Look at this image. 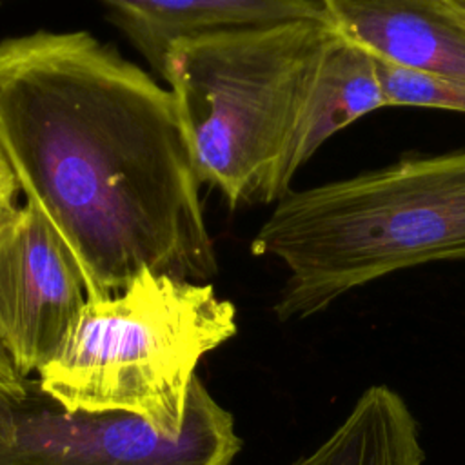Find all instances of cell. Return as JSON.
<instances>
[{
  "label": "cell",
  "mask_w": 465,
  "mask_h": 465,
  "mask_svg": "<svg viewBox=\"0 0 465 465\" xmlns=\"http://www.w3.org/2000/svg\"><path fill=\"white\" fill-rule=\"evenodd\" d=\"M450 2H452L460 11L465 13V0H450Z\"/></svg>",
  "instance_id": "cell-14"
},
{
  "label": "cell",
  "mask_w": 465,
  "mask_h": 465,
  "mask_svg": "<svg viewBox=\"0 0 465 465\" xmlns=\"http://www.w3.org/2000/svg\"><path fill=\"white\" fill-rule=\"evenodd\" d=\"M251 251L289 271L274 303L282 322L316 314L391 272L465 260V149L289 191Z\"/></svg>",
  "instance_id": "cell-3"
},
{
  "label": "cell",
  "mask_w": 465,
  "mask_h": 465,
  "mask_svg": "<svg viewBox=\"0 0 465 465\" xmlns=\"http://www.w3.org/2000/svg\"><path fill=\"white\" fill-rule=\"evenodd\" d=\"M387 107L374 56L343 38L331 45L305 136L307 160L338 131L358 118Z\"/></svg>",
  "instance_id": "cell-10"
},
{
  "label": "cell",
  "mask_w": 465,
  "mask_h": 465,
  "mask_svg": "<svg viewBox=\"0 0 465 465\" xmlns=\"http://www.w3.org/2000/svg\"><path fill=\"white\" fill-rule=\"evenodd\" d=\"M240 449L231 412L198 376L176 436L122 411H67L38 378L0 387V465H231Z\"/></svg>",
  "instance_id": "cell-5"
},
{
  "label": "cell",
  "mask_w": 465,
  "mask_h": 465,
  "mask_svg": "<svg viewBox=\"0 0 465 465\" xmlns=\"http://www.w3.org/2000/svg\"><path fill=\"white\" fill-rule=\"evenodd\" d=\"M423 460L405 400L387 385H372L316 450L291 465H421Z\"/></svg>",
  "instance_id": "cell-9"
},
{
  "label": "cell",
  "mask_w": 465,
  "mask_h": 465,
  "mask_svg": "<svg viewBox=\"0 0 465 465\" xmlns=\"http://www.w3.org/2000/svg\"><path fill=\"white\" fill-rule=\"evenodd\" d=\"M338 31L329 18L176 40L160 74L200 185L231 209L280 202L309 162L305 136Z\"/></svg>",
  "instance_id": "cell-2"
},
{
  "label": "cell",
  "mask_w": 465,
  "mask_h": 465,
  "mask_svg": "<svg viewBox=\"0 0 465 465\" xmlns=\"http://www.w3.org/2000/svg\"><path fill=\"white\" fill-rule=\"evenodd\" d=\"M118 25L160 73L167 49L182 38L325 18L318 0H102Z\"/></svg>",
  "instance_id": "cell-8"
},
{
  "label": "cell",
  "mask_w": 465,
  "mask_h": 465,
  "mask_svg": "<svg viewBox=\"0 0 465 465\" xmlns=\"http://www.w3.org/2000/svg\"><path fill=\"white\" fill-rule=\"evenodd\" d=\"M85 300L71 254L24 202L0 232V356L18 380L51 358Z\"/></svg>",
  "instance_id": "cell-6"
},
{
  "label": "cell",
  "mask_w": 465,
  "mask_h": 465,
  "mask_svg": "<svg viewBox=\"0 0 465 465\" xmlns=\"http://www.w3.org/2000/svg\"><path fill=\"white\" fill-rule=\"evenodd\" d=\"M20 380L13 374V371H11V367L2 360V356H0V387H13V385H16Z\"/></svg>",
  "instance_id": "cell-13"
},
{
  "label": "cell",
  "mask_w": 465,
  "mask_h": 465,
  "mask_svg": "<svg viewBox=\"0 0 465 465\" xmlns=\"http://www.w3.org/2000/svg\"><path fill=\"white\" fill-rule=\"evenodd\" d=\"M387 107H427L465 113V78L403 69L374 58Z\"/></svg>",
  "instance_id": "cell-11"
},
{
  "label": "cell",
  "mask_w": 465,
  "mask_h": 465,
  "mask_svg": "<svg viewBox=\"0 0 465 465\" xmlns=\"http://www.w3.org/2000/svg\"><path fill=\"white\" fill-rule=\"evenodd\" d=\"M0 156L87 298L143 269L198 283L218 272L169 89L91 33L0 42Z\"/></svg>",
  "instance_id": "cell-1"
},
{
  "label": "cell",
  "mask_w": 465,
  "mask_h": 465,
  "mask_svg": "<svg viewBox=\"0 0 465 465\" xmlns=\"http://www.w3.org/2000/svg\"><path fill=\"white\" fill-rule=\"evenodd\" d=\"M334 29L387 64L465 78V13L450 0H318Z\"/></svg>",
  "instance_id": "cell-7"
},
{
  "label": "cell",
  "mask_w": 465,
  "mask_h": 465,
  "mask_svg": "<svg viewBox=\"0 0 465 465\" xmlns=\"http://www.w3.org/2000/svg\"><path fill=\"white\" fill-rule=\"evenodd\" d=\"M238 331L236 309L207 283L149 269L107 298H87L40 387L67 411H122L176 436L203 354Z\"/></svg>",
  "instance_id": "cell-4"
},
{
  "label": "cell",
  "mask_w": 465,
  "mask_h": 465,
  "mask_svg": "<svg viewBox=\"0 0 465 465\" xmlns=\"http://www.w3.org/2000/svg\"><path fill=\"white\" fill-rule=\"evenodd\" d=\"M18 185L15 182V176L5 163V160L0 156V232L5 229V225L15 216L18 205Z\"/></svg>",
  "instance_id": "cell-12"
}]
</instances>
